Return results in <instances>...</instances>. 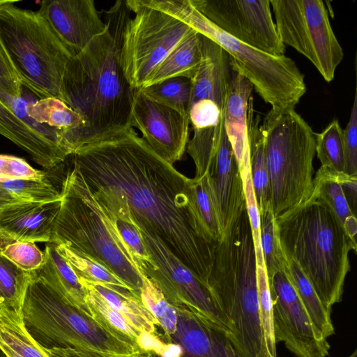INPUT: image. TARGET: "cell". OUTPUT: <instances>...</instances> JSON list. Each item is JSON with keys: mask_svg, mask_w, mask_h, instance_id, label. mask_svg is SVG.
I'll return each mask as SVG.
<instances>
[{"mask_svg": "<svg viewBox=\"0 0 357 357\" xmlns=\"http://www.w3.org/2000/svg\"><path fill=\"white\" fill-rule=\"evenodd\" d=\"M0 251L17 266L29 273L38 270L44 260V252L35 243L14 241L4 245Z\"/></svg>", "mask_w": 357, "mask_h": 357, "instance_id": "ab89813d", "label": "cell"}, {"mask_svg": "<svg viewBox=\"0 0 357 357\" xmlns=\"http://www.w3.org/2000/svg\"><path fill=\"white\" fill-rule=\"evenodd\" d=\"M22 315L29 335L50 357L81 348L119 354L146 351L114 336L35 272L26 290Z\"/></svg>", "mask_w": 357, "mask_h": 357, "instance_id": "52a82bcc", "label": "cell"}, {"mask_svg": "<svg viewBox=\"0 0 357 357\" xmlns=\"http://www.w3.org/2000/svg\"><path fill=\"white\" fill-rule=\"evenodd\" d=\"M151 99L188 115L191 100V79L172 77L140 89Z\"/></svg>", "mask_w": 357, "mask_h": 357, "instance_id": "d6a6232c", "label": "cell"}, {"mask_svg": "<svg viewBox=\"0 0 357 357\" xmlns=\"http://www.w3.org/2000/svg\"><path fill=\"white\" fill-rule=\"evenodd\" d=\"M32 274L20 268L0 251V313L6 319L23 324L22 305Z\"/></svg>", "mask_w": 357, "mask_h": 357, "instance_id": "83f0119b", "label": "cell"}, {"mask_svg": "<svg viewBox=\"0 0 357 357\" xmlns=\"http://www.w3.org/2000/svg\"><path fill=\"white\" fill-rule=\"evenodd\" d=\"M189 125L188 115L151 99L140 89L133 90L129 126L137 128L149 147L170 165L186 151Z\"/></svg>", "mask_w": 357, "mask_h": 357, "instance_id": "9a60e30c", "label": "cell"}, {"mask_svg": "<svg viewBox=\"0 0 357 357\" xmlns=\"http://www.w3.org/2000/svg\"><path fill=\"white\" fill-rule=\"evenodd\" d=\"M22 84L17 71L0 39V90L8 96L22 97Z\"/></svg>", "mask_w": 357, "mask_h": 357, "instance_id": "f6af8a7d", "label": "cell"}, {"mask_svg": "<svg viewBox=\"0 0 357 357\" xmlns=\"http://www.w3.org/2000/svg\"><path fill=\"white\" fill-rule=\"evenodd\" d=\"M0 135L26 151L47 170L63 163L70 155L62 139L46 135L20 119L0 98Z\"/></svg>", "mask_w": 357, "mask_h": 357, "instance_id": "ffe728a7", "label": "cell"}, {"mask_svg": "<svg viewBox=\"0 0 357 357\" xmlns=\"http://www.w3.org/2000/svg\"><path fill=\"white\" fill-rule=\"evenodd\" d=\"M245 197L247 211L252 227L257 260L264 259L260 242V220L251 180L250 169L241 173Z\"/></svg>", "mask_w": 357, "mask_h": 357, "instance_id": "bcb514c9", "label": "cell"}, {"mask_svg": "<svg viewBox=\"0 0 357 357\" xmlns=\"http://www.w3.org/2000/svg\"><path fill=\"white\" fill-rule=\"evenodd\" d=\"M260 129L276 218L304 203L312 193L315 133L295 109H271Z\"/></svg>", "mask_w": 357, "mask_h": 357, "instance_id": "9c48e42d", "label": "cell"}, {"mask_svg": "<svg viewBox=\"0 0 357 357\" xmlns=\"http://www.w3.org/2000/svg\"><path fill=\"white\" fill-rule=\"evenodd\" d=\"M344 173L357 176V93L355 91L353 105L347 126L343 130Z\"/></svg>", "mask_w": 357, "mask_h": 357, "instance_id": "b9f144b4", "label": "cell"}, {"mask_svg": "<svg viewBox=\"0 0 357 357\" xmlns=\"http://www.w3.org/2000/svg\"><path fill=\"white\" fill-rule=\"evenodd\" d=\"M284 272L294 287L317 332L326 339L333 335L335 329L331 317V309L321 302L300 268L294 261L287 260V266Z\"/></svg>", "mask_w": 357, "mask_h": 357, "instance_id": "f546056e", "label": "cell"}, {"mask_svg": "<svg viewBox=\"0 0 357 357\" xmlns=\"http://www.w3.org/2000/svg\"><path fill=\"white\" fill-rule=\"evenodd\" d=\"M61 194L50 243L63 245L105 266L141 300L145 275L114 222L98 205L73 167L63 179Z\"/></svg>", "mask_w": 357, "mask_h": 357, "instance_id": "5b68a950", "label": "cell"}, {"mask_svg": "<svg viewBox=\"0 0 357 357\" xmlns=\"http://www.w3.org/2000/svg\"><path fill=\"white\" fill-rule=\"evenodd\" d=\"M252 90L248 79L234 74L223 112L225 131L241 173L250 169L248 112Z\"/></svg>", "mask_w": 357, "mask_h": 357, "instance_id": "7402d4cb", "label": "cell"}, {"mask_svg": "<svg viewBox=\"0 0 357 357\" xmlns=\"http://www.w3.org/2000/svg\"><path fill=\"white\" fill-rule=\"evenodd\" d=\"M214 25L236 40L269 54L284 55L270 0H190Z\"/></svg>", "mask_w": 357, "mask_h": 357, "instance_id": "4fadbf2b", "label": "cell"}, {"mask_svg": "<svg viewBox=\"0 0 357 357\" xmlns=\"http://www.w3.org/2000/svg\"><path fill=\"white\" fill-rule=\"evenodd\" d=\"M0 349L6 357H50L29 335L24 324L0 322Z\"/></svg>", "mask_w": 357, "mask_h": 357, "instance_id": "e575fe53", "label": "cell"}, {"mask_svg": "<svg viewBox=\"0 0 357 357\" xmlns=\"http://www.w3.org/2000/svg\"><path fill=\"white\" fill-rule=\"evenodd\" d=\"M26 202L0 188V210L10 204Z\"/></svg>", "mask_w": 357, "mask_h": 357, "instance_id": "681fc988", "label": "cell"}, {"mask_svg": "<svg viewBox=\"0 0 357 357\" xmlns=\"http://www.w3.org/2000/svg\"><path fill=\"white\" fill-rule=\"evenodd\" d=\"M130 17L122 34L119 63L132 90L143 88L151 73L194 29L142 0L126 1Z\"/></svg>", "mask_w": 357, "mask_h": 357, "instance_id": "30bf717a", "label": "cell"}, {"mask_svg": "<svg viewBox=\"0 0 357 357\" xmlns=\"http://www.w3.org/2000/svg\"><path fill=\"white\" fill-rule=\"evenodd\" d=\"M0 188L26 202H51L61 199V191L47 177L0 181Z\"/></svg>", "mask_w": 357, "mask_h": 357, "instance_id": "f35d334b", "label": "cell"}, {"mask_svg": "<svg viewBox=\"0 0 357 357\" xmlns=\"http://www.w3.org/2000/svg\"><path fill=\"white\" fill-rule=\"evenodd\" d=\"M201 60L200 33L194 29L158 66L144 87L172 77H184L191 79Z\"/></svg>", "mask_w": 357, "mask_h": 357, "instance_id": "484cf974", "label": "cell"}, {"mask_svg": "<svg viewBox=\"0 0 357 357\" xmlns=\"http://www.w3.org/2000/svg\"><path fill=\"white\" fill-rule=\"evenodd\" d=\"M207 284L242 356L277 357L268 277L246 208L216 243Z\"/></svg>", "mask_w": 357, "mask_h": 357, "instance_id": "7a4b0ae2", "label": "cell"}, {"mask_svg": "<svg viewBox=\"0 0 357 357\" xmlns=\"http://www.w3.org/2000/svg\"><path fill=\"white\" fill-rule=\"evenodd\" d=\"M144 3L175 17L218 44L227 53L231 68L248 79L271 109H295L305 93L304 75L293 59L269 54L236 40L214 25L190 0H145Z\"/></svg>", "mask_w": 357, "mask_h": 357, "instance_id": "8992f818", "label": "cell"}, {"mask_svg": "<svg viewBox=\"0 0 357 357\" xmlns=\"http://www.w3.org/2000/svg\"><path fill=\"white\" fill-rule=\"evenodd\" d=\"M112 220L114 222L121 238L130 249L141 269L143 264L149 259V256L139 229L134 225L127 222L120 220Z\"/></svg>", "mask_w": 357, "mask_h": 357, "instance_id": "ee69618b", "label": "cell"}, {"mask_svg": "<svg viewBox=\"0 0 357 357\" xmlns=\"http://www.w3.org/2000/svg\"><path fill=\"white\" fill-rule=\"evenodd\" d=\"M259 214L261 252L267 277L270 278L275 273L284 271L287 260L281 248L271 204L260 210Z\"/></svg>", "mask_w": 357, "mask_h": 357, "instance_id": "1f68e13d", "label": "cell"}, {"mask_svg": "<svg viewBox=\"0 0 357 357\" xmlns=\"http://www.w3.org/2000/svg\"><path fill=\"white\" fill-rule=\"evenodd\" d=\"M315 153L321 166L344 173L343 129L334 119L319 133H315Z\"/></svg>", "mask_w": 357, "mask_h": 357, "instance_id": "836d02e7", "label": "cell"}, {"mask_svg": "<svg viewBox=\"0 0 357 357\" xmlns=\"http://www.w3.org/2000/svg\"><path fill=\"white\" fill-rule=\"evenodd\" d=\"M40 6L39 13L72 56L107 29L93 0H44Z\"/></svg>", "mask_w": 357, "mask_h": 357, "instance_id": "e0dca14e", "label": "cell"}, {"mask_svg": "<svg viewBox=\"0 0 357 357\" xmlns=\"http://www.w3.org/2000/svg\"><path fill=\"white\" fill-rule=\"evenodd\" d=\"M268 281L275 342H283L297 357H326L330 344L314 328L284 271Z\"/></svg>", "mask_w": 357, "mask_h": 357, "instance_id": "5bb4252c", "label": "cell"}, {"mask_svg": "<svg viewBox=\"0 0 357 357\" xmlns=\"http://www.w3.org/2000/svg\"><path fill=\"white\" fill-rule=\"evenodd\" d=\"M149 259L142 271L174 306L185 305L230 333V325L211 289L202 283L157 238L139 229Z\"/></svg>", "mask_w": 357, "mask_h": 357, "instance_id": "7c38bea8", "label": "cell"}, {"mask_svg": "<svg viewBox=\"0 0 357 357\" xmlns=\"http://www.w3.org/2000/svg\"><path fill=\"white\" fill-rule=\"evenodd\" d=\"M200 43L202 60L191 79L190 106L198 100L209 99L224 111L234 76L229 56L218 44L201 33Z\"/></svg>", "mask_w": 357, "mask_h": 357, "instance_id": "44dd1931", "label": "cell"}, {"mask_svg": "<svg viewBox=\"0 0 357 357\" xmlns=\"http://www.w3.org/2000/svg\"><path fill=\"white\" fill-rule=\"evenodd\" d=\"M174 307L176 330L166 341L180 348L179 357H243L227 330L190 307Z\"/></svg>", "mask_w": 357, "mask_h": 357, "instance_id": "2e32d148", "label": "cell"}, {"mask_svg": "<svg viewBox=\"0 0 357 357\" xmlns=\"http://www.w3.org/2000/svg\"><path fill=\"white\" fill-rule=\"evenodd\" d=\"M61 200L21 202L0 210V248L14 242L50 243Z\"/></svg>", "mask_w": 357, "mask_h": 357, "instance_id": "d6986e66", "label": "cell"}, {"mask_svg": "<svg viewBox=\"0 0 357 357\" xmlns=\"http://www.w3.org/2000/svg\"><path fill=\"white\" fill-rule=\"evenodd\" d=\"M105 13L106 30L71 56L64 72L67 105L84 121L77 149L130 126L133 90L119 63L122 34L130 15L121 8Z\"/></svg>", "mask_w": 357, "mask_h": 357, "instance_id": "3957f363", "label": "cell"}, {"mask_svg": "<svg viewBox=\"0 0 357 357\" xmlns=\"http://www.w3.org/2000/svg\"><path fill=\"white\" fill-rule=\"evenodd\" d=\"M191 201L204 234L208 241L216 243L221 238V233L204 176L191 178Z\"/></svg>", "mask_w": 357, "mask_h": 357, "instance_id": "74e56055", "label": "cell"}, {"mask_svg": "<svg viewBox=\"0 0 357 357\" xmlns=\"http://www.w3.org/2000/svg\"><path fill=\"white\" fill-rule=\"evenodd\" d=\"M0 357H6L3 352L0 349Z\"/></svg>", "mask_w": 357, "mask_h": 357, "instance_id": "f5cc1de1", "label": "cell"}, {"mask_svg": "<svg viewBox=\"0 0 357 357\" xmlns=\"http://www.w3.org/2000/svg\"><path fill=\"white\" fill-rule=\"evenodd\" d=\"M70 156L110 219L158 238L208 286L216 243L208 240L195 214L191 178L159 157L130 126L83 145Z\"/></svg>", "mask_w": 357, "mask_h": 357, "instance_id": "6da1fadb", "label": "cell"}, {"mask_svg": "<svg viewBox=\"0 0 357 357\" xmlns=\"http://www.w3.org/2000/svg\"><path fill=\"white\" fill-rule=\"evenodd\" d=\"M193 137L188 141L186 151L195 163V178H199L208 172L222 138L226 134L223 115L217 126L193 129Z\"/></svg>", "mask_w": 357, "mask_h": 357, "instance_id": "4dcf8cb0", "label": "cell"}, {"mask_svg": "<svg viewBox=\"0 0 357 357\" xmlns=\"http://www.w3.org/2000/svg\"><path fill=\"white\" fill-rule=\"evenodd\" d=\"M339 179L349 206L356 214L357 176H351L344 172H340L339 174Z\"/></svg>", "mask_w": 357, "mask_h": 357, "instance_id": "c3c4849f", "label": "cell"}, {"mask_svg": "<svg viewBox=\"0 0 357 357\" xmlns=\"http://www.w3.org/2000/svg\"><path fill=\"white\" fill-rule=\"evenodd\" d=\"M144 307L165 333L167 340L174 334L177 326V313L175 307L165 298L160 290L146 275L140 294Z\"/></svg>", "mask_w": 357, "mask_h": 357, "instance_id": "8d00e7d4", "label": "cell"}, {"mask_svg": "<svg viewBox=\"0 0 357 357\" xmlns=\"http://www.w3.org/2000/svg\"><path fill=\"white\" fill-rule=\"evenodd\" d=\"M26 111L35 121L60 130L71 154L77 150L84 121L82 116L66 102L56 98L47 97L27 103Z\"/></svg>", "mask_w": 357, "mask_h": 357, "instance_id": "cb8c5ba5", "label": "cell"}, {"mask_svg": "<svg viewBox=\"0 0 357 357\" xmlns=\"http://www.w3.org/2000/svg\"><path fill=\"white\" fill-rule=\"evenodd\" d=\"M281 42L305 56L330 82L344 53L321 0H270Z\"/></svg>", "mask_w": 357, "mask_h": 357, "instance_id": "8fae6325", "label": "cell"}, {"mask_svg": "<svg viewBox=\"0 0 357 357\" xmlns=\"http://www.w3.org/2000/svg\"><path fill=\"white\" fill-rule=\"evenodd\" d=\"M223 112L209 99L198 100L190 106L188 116L193 129L215 126L220 121Z\"/></svg>", "mask_w": 357, "mask_h": 357, "instance_id": "7bdbcfd3", "label": "cell"}, {"mask_svg": "<svg viewBox=\"0 0 357 357\" xmlns=\"http://www.w3.org/2000/svg\"><path fill=\"white\" fill-rule=\"evenodd\" d=\"M348 357H357V351L355 350L352 354L349 356Z\"/></svg>", "mask_w": 357, "mask_h": 357, "instance_id": "816d5d0a", "label": "cell"}, {"mask_svg": "<svg viewBox=\"0 0 357 357\" xmlns=\"http://www.w3.org/2000/svg\"><path fill=\"white\" fill-rule=\"evenodd\" d=\"M47 176L45 172L32 167L22 158L0 154V181L14 179H37Z\"/></svg>", "mask_w": 357, "mask_h": 357, "instance_id": "60d3db41", "label": "cell"}, {"mask_svg": "<svg viewBox=\"0 0 357 357\" xmlns=\"http://www.w3.org/2000/svg\"><path fill=\"white\" fill-rule=\"evenodd\" d=\"M55 245L59 253L72 266L79 280L103 284L120 289H128L131 291L121 279L105 266L73 252L63 245L55 244Z\"/></svg>", "mask_w": 357, "mask_h": 357, "instance_id": "d590c367", "label": "cell"}, {"mask_svg": "<svg viewBox=\"0 0 357 357\" xmlns=\"http://www.w3.org/2000/svg\"><path fill=\"white\" fill-rule=\"evenodd\" d=\"M5 1H6V0H4V1L0 0V5L3 3Z\"/></svg>", "mask_w": 357, "mask_h": 357, "instance_id": "db71d44e", "label": "cell"}, {"mask_svg": "<svg viewBox=\"0 0 357 357\" xmlns=\"http://www.w3.org/2000/svg\"><path fill=\"white\" fill-rule=\"evenodd\" d=\"M321 166L313 178L310 197L324 202L334 213L347 234L356 241L357 220L351 209L339 179V174Z\"/></svg>", "mask_w": 357, "mask_h": 357, "instance_id": "d4e9b609", "label": "cell"}, {"mask_svg": "<svg viewBox=\"0 0 357 357\" xmlns=\"http://www.w3.org/2000/svg\"><path fill=\"white\" fill-rule=\"evenodd\" d=\"M261 119L253 108L252 97L248 112L251 180L259 211L271 203L270 179L260 129Z\"/></svg>", "mask_w": 357, "mask_h": 357, "instance_id": "4316f807", "label": "cell"}, {"mask_svg": "<svg viewBox=\"0 0 357 357\" xmlns=\"http://www.w3.org/2000/svg\"><path fill=\"white\" fill-rule=\"evenodd\" d=\"M282 250L308 280L329 309L340 302L350 270L349 253L356 241L347 234L331 209L310 197L275 218Z\"/></svg>", "mask_w": 357, "mask_h": 357, "instance_id": "277c9868", "label": "cell"}, {"mask_svg": "<svg viewBox=\"0 0 357 357\" xmlns=\"http://www.w3.org/2000/svg\"><path fill=\"white\" fill-rule=\"evenodd\" d=\"M203 176L222 236L246 204L241 172L227 133Z\"/></svg>", "mask_w": 357, "mask_h": 357, "instance_id": "ac0fdd59", "label": "cell"}, {"mask_svg": "<svg viewBox=\"0 0 357 357\" xmlns=\"http://www.w3.org/2000/svg\"><path fill=\"white\" fill-rule=\"evenodd\" d=\"M149 351H141L132 354H119L91 349H75L63 351L56 357H152Z\"/></svg>", "mask_w": 357, "mask_h": 357, "instance_id": "7dc6e473", "label": "cell"}, {"mask_svg": "<svg viewBox=\"0 0 357 357\" xmlns=\"http://www.w3.org/2000/svg\"><path fill=\"white\" fill-rule=\"evenodd\" d=\"M17 1L0 5V39L25 86L40 99L54 97L67 104L63 86L72 55L39 11Z\"/></svg>", "mask_w": 357, "mask_h": 357, "instance_id": "ba28073f", "label": "cell"}, {"mask_svg": "<svg viewBox=\"0 0 357 357\" xmlns=\"http://www.w3.org/2000/svg\"><path fill=\"white\" fill-rule=\"evenodd\" d=\"M3 321H9V320L6 319L0 313V322Z\"/></svg>", "mask_w": 357, "mask_h": 357, "instance_id": "f907efd6", "label": "cell"}, {"mask_svg": "<svg viewBox=\"0 0 357 357\" xmlns=\"http://www.w3.org/2000/svg\"><path fill=\"white\" fill-rule=\"evenodd\" d=\"M44 260L35 273L46 281L72 305L91 315L86 304V290L79 277L57 250L55 244L46 243Z\"/></svg>", "mask_w": 357, "mask_h": 357, "instance_id": "603a6c76", "label": "cell"}, {"mask_svg": "<svg viewBox=\"0 0 357 357\" xmlns=\"http://www.w3.org/2000/svg\"><path fill=\"white\" fill-rule=\"evenodd\" d=\"M80 281L90 284L114 309L140 331L148 335H158L157 321L142 301L130 289H120L103 284Z\"/></svg>", "mask_w": 357, "mask_h": 357, "instance_id": "f1b7e54d", "label": "cell"}]
</instances>
